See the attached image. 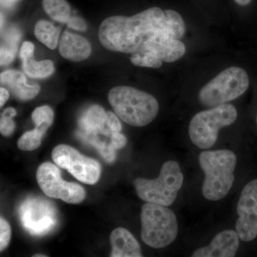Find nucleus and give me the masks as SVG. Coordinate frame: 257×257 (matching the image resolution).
<instances>
[{
	"label": "nucleus",
	"instance_id": "1",
	"mask_svg": "<svg viewBox=\"0 0 257 257\" xmlns=\"http://www.w3.org/2000/svg\"><path fill=\"white\" fill-rule=\"evenodd\" d=\"M163 19L164 11L157 7L132 17H109L99 26V42L112 52L132 55L146 52L159 35H167Z\"/></svg>",
	"mask_w": 257,
	"mask_h": 257
},
{
	"label": "nucleus",
	"instance_id": "2",
	"mask_svg": "<svg viewBox=\"0 0 257 257\" xmlns=\"http://www.w3.org/2000/svg\"><path fill=\"white\" fill-rule=\"evenodd\" d=\"M199 163L204 174L202 191L211 202L224 199L234 184L237 157L229 150L204 151L199 155Z\"/></svg>",
	"mask_w": 257,
	"mask_h": 257
},
{
	"label": "nucleus",
	"instance_id": "3",
	"mask_svg": "<svg viewBox=\"0 0 257 257\" xmlns=\"http://www.w3.org/2000/svg\"><path fill=\"white\" fill-rule=\"evenodd\" d=\"M108 100L120 119L137 127L150 124L160 109L158 101L151 94L128 86L113 87Z\"/></svg>",
	"mask_w": 257,
	"mask_h": 257
},
{
	"label": "nucleus",
	"instance_id": "4",
	"mask_svg": "<svg viewBox=\"0 0 257 257\" xmlns=\"http://www.w3.org/2000/svg\"><path fill=\"white\" fill-rule=\"evenodd\" d=\"M184 183V175L178 162H166L155 179L137 178L134 186L138 197L145 202L170 207L177 199Z\"/></svg>",
	"mask_w": 257,
	"mask_h": 257
},
{
	"label": "nucleus",
	"instance_id": "5",
	"mask_svg": "<svg viewBox=\"0 0 257 257\" xmlns=\"http://www.w3.org/2000/svg\"><path fill=\"white\" fill-rule=\"evenodd\" d=\"M142 239L150 247H167L177 239V216L168 207L147 202L141 209Z\"/></svg>",
	"mask_w": 257,
	"mask_h": 257
},
{
	"label": "nucleus",
	"instance_id": "6",
	"mask_svg": "<svg viewBox=\"0 0 257 257\" xmlns=\"http://www.w3.org/2000/svg\"><path fill=\"white\" fill-rule=\"evenodd\" d=\"M237 116L236 107L227 103L200 111L189 123V138L201 150L211 148L217 141L219 130L234 124Z\"/></svg>",
	"mask_w": 257,
	"mask_h": 257
},
{
	"label": "nucleus",
	"instance_id": "7",
	"mask_svg": "<svg viewBox=\"0 0 257 257\" xmlns=\"http://www.w3.org/2000/svg\"><path fill=\"white\" fill-rule=\"evenodd\" d=\"M249 87V77L244 69L231 67L207 83L199 92V101L207 107L226 104L237 99Z\"/></svg>",
	"mask_w": 257,
	"mask_h": 257
},
{
	"label": "nucleus",
	"instance_id": "8",
	"mask_svg": "<svg viewBox=\"0 0 257 257\" xmlns=\"http://www.w3.org/2000/svg\"><path fill=\"white\" fill-rule=\"evenodd\" d=\"M19 215L23 227L33 236L48 234L58 222L55 205L42 198L25 199L19 209Z\"/></svg>",
	"mask_w": 257,
	"mask_h": 257
},
{
	"label": "nucleus",
	"instance_id": "9",
	"mask_svg": "<svg viewBox=\"0 0 257 257\" xmlns=\"http://www.w3.org/2000/svg\"><path fill=\"white\" fill-rule=\"evenodd\" d=\"M37 180L47 197L62 199L69 204H79L86 197L82 187L74 182L64 181L58 167L50 162H45L39 167Z\"/></svg>",
	"mask_w": 257,
	"mask_h": 257
},
{
	"label": "nucleus",
	"instance_id": "10",
	"mask_svg": "<svg viewBox=\"0 0 257 257\" xmlns=\"http://www.w3.org/2000/svg\"><path fill=\"white\" fill-rule=\"evenodd\" d=\"M52 155L56 165L68 171L79 182L92 185L100 177L101 166L99 162L81 155L68 145H60L55 147Z\"/></svg>",
	"mask_w": 257,
	"mask_h": 257
},
{
	"label": "nucleus",
	"instance_id": "11",
	"mask_svg": "<svg viewBox=\"0 0 257 257\" xmlns=\"http://www.w3.org/2000/svg\"><path fill=\"white\" fill-rule=\"evenodd\" d=\"M236 231L240 239L249 242L257 237V179L243 187L236 207Z\"/></svg>",
	"mask_w": 257,
	"mask_h": 257
},
{
	"label": "nucleus",
	"instance_id": "12",
	"mask_svg": "<svg viewBox=\"0 0 257 257\" xmlns=\"http://www.w3.org/2000/svg\"><path fill=\"white\" fill-rule=\"evenodd\" d=\"M239 236L234 230L218 233L209 244L196 249L192 257H233L239 247Z\"/></svg>",
	"mask_w": 257,
	"mask_h": 257
},
{
	"label": "nucleus",
	"instance_id": "13",
	"mask_svg": "<svg viewBox=\"0 0 257 257\" xmlns=\"http://www.w3.org/2000/svg\"><path fill=\"white\" fill-rule=\"evenodd\" d=\"M59 51L64 58L72 62H81L89 57L92 47L84 37L65 31L61 37Z\"/></svg>",
	"mask_w": 257,
	"mask_h": 257
},
{
	"label": "nucleus",
	"instance_id": "14",
	"mask_svg": "<svg viewBox=\"0 0 257 257\" xmlns=\"http://www.w3.org/2000/svg\"><path fill=\"white\" fill-rule=\"evenodd\" d=\"M1 84L9 88L18 99L23 101L30 100L39 94L40 87L38 84L29 85L25 74L17 70H6L0 74Z\"/></svg>",
	"mask_w": 257,
	"mask_h": 257
},
{
	"label": "nucleus",
	"instance_id": "15",
	"mask_svg": "<svg viewBox=\"0 0 257 257\" xmlns=\"http://www.w3.org/2000/svg\"><path fill=\"white\" fill-rule=\"evenodd\" d=\"M111 257H141V247L133 234L124 228L119 227L110 236Z\"/></svg>",
	"mask_w": 257,
	"mask_h": 257
},
{
	"label": "nucleus",
	"instance_id": "16",
	"mask_svg": "<svg viewBox=\"0 0 257 257\" xmlns=\"http://www.w3.org/2000/svg\"><path fill=\"white\" fill-rule=\"evenodd\" d=\"M147 52L155 54L162 62H174L183 57L186 47L179 40L162 34L150 45Z\"/></svg>",
	"mask_w": 257,
	"mask_h": 257
},
{
	"label": "nucleus",
	"instance_id": "17",
	"mask_svg": "<svg viewBox=\"0 0 257 257\" xmlns=\"http://www.w3.org/2000/svg\"><path fill=\"white\" fill-rule=\"evenodd\" d=\"M106 112L101 106L96 104L90 106L79 118L77 131H95L106 124Z\"/></svg>",
	"mask_w": 257,
	"mask_h": 257
},
{
	"label": "nucleus",
	"instance_id": "18",
	"mask_svg": "<svg viewBox=\"0 0 257 257\" xmlns=\"http://www.w3.org/2000/svg\"><path fill=\"white\" fill-rule=\"evenodd\" d=\"M61 29L55 27L46 20L37 22L35 28L36 38L50 50H55L57 47Z\"/></svg>",
	"mask_w": 257,
	"mask_h": 257
},
{
	"label": "nucleus",
	"instance_id": "19",
	"mask_svg": "<svg viewBox=\"0 0 257 257\" xmlns=\"http://www.w3.org/2000/svg\"><path fill=\"white\" fill-rule=\"evenodd\" d=\"M24 72L32 78H46L55 72L54 63L51 60L37 62L34 56L22 60Z\"/></svg>",
	"mask_w": 257,
	"mask_h": 257
},
{
	"label": "nucleus",
	"instance_id": "20",
	"mask_svg": "<svg viewBox=\"0 0 257 257\" xmlns=\"http://www.w3.org/2000/svg\"><path fill=\"white\" fill-rule=\"evenodd\" d=\"M164 26L167 36L180 40L186 31L183 18L177 12L172 10H164Z\"/></svg>",
	"mask_w": 257,
	"mask_h": 257
},
{
	"label": "nucleus",
	"instance_id": "21",
	"mask_svg": "<svg viewBox=\"0 0 257 257\" xmlns=\"http://www.w3.org/2000/svg\"><path fill=\"white\" fill-rule=\"evenodd\" d=\"M51 126L48 123H42L35 130L27 132L18 140V146L23 151H33L41 145L42 138Z\"/></svg>",
	"mask_w": 257,
	"mask_h": 257
},
{
	"label": "nucleus",
	"instance_id": "22",
	"mask_svg": "<svg viewBox=\"0 0 257 257\" xmlns=\"http://www.w3.org/2000/svg\"><path fill=\"white\" fill-rule=\"evenodd\" d=\"M44 10L52 20L67 23L71 17V8L66 0H42Z\"/></svg>",
	"mask_w": 257,
	"mask_h": 257
},
{
	"label": "nucleus",
	"instance_id": "23",
	"mask_svg": "<svg viewBox=\"0 0 257 257\" xmlns=\"http://www.w3.org/2000/svg\"><path fill=\"white\" fill-rule=\"evenodd\" d=\"M130 62L133 65L149 68H160L162 65V61L157 56L148 52L133 54Z\"/></svg>",
	"mask_w": 257,
	"mask_h": 257
},
{
	"label": "nucleus",
	"instance_id": "24",
	"mask_svg": "<svg viewBox=\"0 0 257 257\" xmlns=\"http://www.w3.org/2000/svg\"><path fill=\"white\" fill-rule=\"evenodd\" d=\"M16 114V110L13 107L7 108L2 113L0 119V132L3 136L9 137L14 133L15 123L13 119Z\"/></svg>",
	"mask_w": 257,
	"mask_h": 257
},
{
	"label": "nucleus",
	"instance_id": "25",
	"mask_svg": "<svg viewBox=\"0 0 257 257\" xmlns=\"http://www.w3.org/2000/svg\"><path fill=\"white\" fill-rule=\"evenodd\" d=\"M32 119L36 126L42 123L52 125L54 121V111L49 106H39L32 113Z\"/></svg>",
	"mask_w": 257,
	"mask_h": 257
},
{
	"label": "nucleus",
	"instance_id": "26",
	"mask_svg": "<svg viewBox=\"0 0 257 257\" xmlns=\"http://www.w3.org/2000/svg\"><path fill=\"white\" fill-rule=\"evenodd\" d=\"M11 239V227L5 219H0V251H4L9 245Z\"/></svg>",
	"mask_w": 257,
	"mask_h": 257
},
{
	"label": "nucleus",
	"instance_id": "27",
	"mask_svg": "<svg viewBox=\"0 0 257 257\" xmlns=\"http://www.w3.org/2000/svg\"><path fill=\"white\" fill-rule=\"evenodd\" d=\"M66 24H67L69 28L77 30V31L84 32L87 29V25L86 22L83 19L79 18V17H70Z\"/></svg>",
	"mask_w": 257,
	"mask_h": 257
},
{
	"label": "nucleus",
	"instance_id": "28",
	"mask_svg": "<svg viewBox=\"0 0 257 257\" xmlns=\"http://www.w3.org/2000/svg\"><path fill=\"white\" fill-rule=\"evenodd\" d=\"M106 122L108 126H109L115 132V133H120L121 130V125L119 120L116 117V115L111 111H107L106 112Z\"/></svg>",
	"mask_w": 257,
	"mask_h": 257
},
{
	"label": "nucleus",
	"instance_id": "29",
	"mask_svg": "<svg viewBox=\"0 0 257 257\" xmlns=\"http://www.w3.org/2000/svg\"><path fill=\"white\" fill-rule=\"evenodd\" d=\"M15 52L8 50L5 47L2 46L0 49V64L1 66H6L11 63L14 60Z\"/></svg>",
	"mask_w": 257,
	"mask_h": 257
},
{
	"label": "nucleus",
	"instance_id": "30",
	"mask_svg": "<svg viewBox=\"0 0 257 257\" xmlns=\"http://www.w3.org/2000/svg\"><path fill=\"white\" fill-rule=\"evenodd\" d=\"M34 51H35V46L32 42H24L23 45H22L21 50H20V58L22 60H23L34 56Z\"/></svg>",
	"mask_w": 257,
	"mask_h": 257
},
{
	"label": "nucleus",
	"instance_id": "31",
	"mask_svg": "<svg viewBox=\"0 0 257 257\" xmlns=\"http://www.w3.org/2000/svg\"><path fill=\"white\" fill-rule=\"evenodd\" d=\"M126 138L124 135L119 133H114L112 136V145L116 150L123 148L126 145Z\"/></svg>",
	"mask_w": 257,
	"mask_h": 257
},
{
	"label": "nucleus",
	"instance_id": "32",
	"mask_svg": "<svg viewBox=\"0 0 257 257\" xmlns=\"http://www.w3.org/2000/svg\"><path fill=\"white\" fill-rule=\"evenodd\" d=\"M10 94L4 87L0 88V106L3 107L9 99Z\"/></svg>",
	"mask_w": 257,
	"mask_h": 257
},
{
	"label": "nucleus",
	"instance_id": "33",
	"mask_svg": "<svg viewBox=\"0 0 257 257\" xmlns=\"http://www.w3.org/2000/svg\"><path fill=\"white\" fill-rule=\"evenodd\" d=\"M19 0H0L2 8H10L14 6Z\"/></svg>",
	"mask_w": 257,
	"mask_h": 257
},
{
	"label": "nucleus",
	"instance_id": "34",
	"mask_svg": "<svg viewBox=\"0 0 257 257\" xmlns=\"http://www.w3.org/2000/svg\"><path fill=\"white\" fill-rule=\"evenodd\" d=\"M234 1L240 6H247V5L251 4L252 0H234Z\"/></svg>",
	"mask_w": 257,
	"mask_h": 257
},
{
	"label": "nucleus",
	"instance_id": "35",
	"mask_svg": "<svg viewBox=\"0 0 257 257\" xmlns=\"http://www.w3.org/2000/svg\"><path fill=\"white\" fill-rule=\"evenodd\" d=\"M34 257H45L46 256H45V255H44V254H35V255H34L33 256Z\"/></svg>",
	"mask_w": 257,
	"mask_h": 257
},
{
	"label": "nucleus",
	"instance_id": "36",
	"mask_svg": "<svg viewBox=\"0 0 257 257\" xmlns=\"http://www.w3.org/2000/svg\"><path fill=\"white\" fill-rule=\"evenodd\" d=\"M256 125H257V114H256Z\"/></svg>",
	"mask_w": 257,
	"mask_h": 257
}]
</instances>
